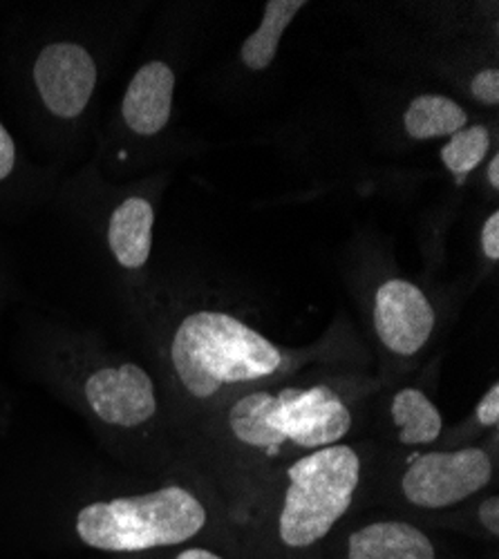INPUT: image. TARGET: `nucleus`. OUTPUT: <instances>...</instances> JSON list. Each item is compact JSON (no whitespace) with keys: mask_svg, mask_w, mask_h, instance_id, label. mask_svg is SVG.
Instances as JSON below:
<instances>
[{"mask_svg":"<svg viewBox=\"0 0 499 559\" xmlns=\"http://www.w3.org/2000/svg\"><path fill=\"white\" fill-rule=\"evenodd\" d=\"M168 360L179 388L195 401L222 399L289 367V356L276 343L226 311L181 318L168 343Z\"/></svg>","mask_w":499,"mask_h":559,"instance_id":"obj_1","label":"nucleus"},{"mask_svg":"<svg viewBox=\"0 0 499 559\" xmlns=\"http://www.w3.org/2000/svg\"><path fill=\"white\" fill-rule=\"evenodd\" d=\"M226 428L240 445L269 456L313 452L347 437L352 412L328 385L258 390L229 407Z\"/></svg>","mask_w":499,"mask_h":559,"instance_id":"obj_2","label":"nucleus"},{"mask_svg":"<svg viewBox=\"0 0 499 559\" xmlns=\"http://www.w3.org/2000/svg\"><path fill=\"white\" fill-rule=\"evenodd\" d=\"M206 520L204 503L189 488L164 486L85 503L74 518V533L95 550L144 552L191 542L204 531Z\"/></svg>","mask_w":499,"mask_h":559,"instance_id":"obj_3","label":"nucleus"},{"mask_svg":"<svg viewBox=\"0 0 499 559\" xmlns=\"http://www.w3.org/2000/svg\"><path fill=\"white\" fill-rule=\"evenodd\" d=\"M360 484V456L334 443L296 459L278 510V537L292 550L325 539L349 510Z\"/></svg>","mask_w":499,"mask_h":559,"instance_id":"obj_4","label":"nucleus"},{"mask_svg":"<svg viewBox=\"0 0 499 559\" xmlns=\"http://www.w3.org/2000/svg\"><path fill=\"white\" fill-rule=\"evenodd\" d=\"M81 399L102 426L121 432L146 428L159 412L153 377L132 360L90 369L81 381Z\"/></svg>","mask_w":499,"mask_h":559,"instance_id":"obj_5","label":"nucleus"},{"mask_svg":"<svg viewBox=\"0 0 499 559\" xmlns=\"http://www.w3.org/2000/svg\"><path fill=\"white\" fill-rule=\"evenodd\" d=\"M492 479L486 450L464 448L417 456L401 479L403 497L417 508H450L484 490Z\"/></svg>","mask_w":499,"mask_h":559,"instance_id":"obj_6","label":"nucleus"},{"mask_svg":"<svg viewBox=\"0 0 499 559\" xmlns=\"http://www.w3.org/2000/svg\"><path fill=\"white\" fill-rule=\"evenodd\" d=\"M32 79L45 110L57 119H76L93 102L99 68L85 45L55 40L38 52Z\"/></svg>","mask_w":499,"mask_h":559,"instance_id":"obj_7","label":"nucleus"},{"mask_svg":"<svg viewBox=\"0 0 499 559\" xmlns=\"http://www.w3.org/2000/svg\"><path fill=\"white\" fill-rule=\"evenodd\" d=\"M375 330L379 341L396 356H415L435 330V309L428 296L407 280L392 277L375 294Z\"/></svg>","mask_w":499,"mask_h":559,"instance_id":"obj_8","label":"nucleus"},{"mask_svg":"<svg viewBox=\"0 0 499 559\" xmlns=\"http://www.w3.org/2000/svg\"><path fill=\"white\" fill-rule=\"evenodd\" d=\"M175 72L164 61H148L132 74L123 99L121 119L128 132L138 136L159 134L173 112Z\"/></svg>","mask_w":499,"mask_h":559,"instance_id":"obj_9","label":"nucleus"},{"mask_svg":"<svg viewBox=\"0 0 499 559\" xmlns=\"http://www.w3.org/2000/svg\"><path fill=\"white\" fill-rule=\"evenodd\" d=\"M153 226L155 209L144 195H130L112 209L106 240L121 269L138 273L148 264L153 251Z\"/></svg>","mask_w":499,"mask_h":559,"instance_id":"obj_10","label":"nucleus"},{"mask_svg":"<svg viewBox=\"0 0 499 559\" xmlns=\"http://www.w3.org/2000/svg\"><path fill=\"white\" fill-rule=\"evenodd\" d=\"M347 559H437V548L413 524L377 522L349 535Z\"/></svg>","mask_w":499,"mask_h":559,"instance_id":"obj_11","label":"nucleus"},{"mask_svg":"<svg viewBox=\"0 0 499 559\" xmlns=\"http://www.w3.org/2000/svg\"><path fill=\"white\" fill-rule=\"evenodd\" d=\"M302 8H307L305 0H271L264 5L260 27L242 43L240 50V59L249 70L262 72L274 63L285 29Z\"/></svg>","mask_w":499,"mask_h":559,"instance_id":"obj_12","label":"nucleus"},{"mask_svg":"<svg viewBox=\"0 0 499 559\" xmlns=\"http://www.w3.org/2000/svg\"><path fill=\"white\" fill-rule=\"evenodd\" d=\"M390 414L403 445H428L441 435L443 421L437 405L417 388L399 390L390 403Z\"/></svg>","mask_w":499,"mask_h":559,"instance_id":"obj_13","label":"nucleus"},{"mask_svg":"<svg viewBox=\"0 0 499 559\" xmlns=\"http://www.w3.org/2000/svg\"><path fill=\"white\" fill-rule=\"evenodd\" d=\"M468 126L466 110L443 95H421L407 106L403 115V128L413 139L452 136Z\"/></svg>","mask_w":499,"mask_h":559,"instance_id":"obj_14","label":"nucleus"},{"mask_svg":"<svg viewBox=\"0 0 499 559\" xmlns=\"http://www.w3.org/2000/svg\"><path fill=\"white\" fill-rule=\"evenodd\" d=\"M488 148V130L484 126H466L464 130L448 139V144L441 148V162L452 175H458L462 179L486 159Z\"/></svg>","mask_w":499,"mask_h":559,"instance_id":"obj_15","label":"nucleus"},{"mask_svg":"<svg viewBox=\"0 0 499 559\" xmlns=\"http://www.w3.org/2000/svg\"><path fill=\"white\" fill-rule=\"evenodd\" d=\"M471 92L479 104L497 106L499 104V72H497V68H486V70L477 72L471 83Z\"/></svg>","mask_w":499,"mask_h":559,"instance_id":"obj_16","label":"nucleus"},{"mask_svg":"<svg viewBox=\"0 0 499 559\" xmlns=\"http://www.w3.org/2000/svg\"><path fill=\"white\" fill-rule=\"evenodd\" d=\"M19 166V148L12 132L0 121V183L8 181Z\"/></svg>","mask_w":499,"mask_h":559,"instance_id":"obj_17","label":"nucleus"},{"mask_svg":"<svg viewBox=\"0 0 499 559\" xmlns=\"http://www.w3.org/2000/svg\"><path fill=\"white\" fill-rule=\"evenodd\" d=\"M475 416L479 426L484 428H495L499 424V385L492 383L490 390L482 396V401L477 403Z\"/></svg>","mask_w":499,"mask_h":559,"instance_id":"obj_18","label":"nucleus"},{"mask_svg":"<svg viewBox=\"0 0 499 559\" xmlns=\"http://www.w3.org/2000/svg\"><path fill=\"white\" fill-rule=\"evenodd\" d=\"M482 251L488 260H499V213L492 211L482 228Z\"/></svg>","mask_w":499,"mask_h":559,"instance_id":"obj_19","label":"nucleus"},{"mask_svg":"<svg viewBox=\"0 0 499 559\" xmlns=\"http://www.w3.org/2000/svg\"><path fill=\"white\" fill-rule=\"evenodd\" d=\"M477 515H479V524H482L492 537H497V535H499V497L492 495V497H488L486 501H482V506H479V510H477Z\"/></svg>","mask_w":499,"mask_h":559,"instance_id":"obj_20","label":"nucleus"},{"mask_svg":"<svg viewBox=\"0 0 499 559\" xmlns=\"http://www.w3.org/2000/svg\"><path fill=\"white\" fill-rule=\"evenodd\" d=\"M175 559H224V557H219L217 552H211V550H206V548L191 546V548H185V550H181Z\"/></svg>","mask_w":499,"mask_h":559,"instance_id":"obj_21","label":"nucleus"},{"mask_svg":"<svg viewBox=\"0 0 499 559\" xmlns=\"http://www.w3.org/2000/svg\"><path fill=\"white\" fill-rule=\"evenodd\" d=\"M486 179L492 189H499V155H492L486 166Z\"/></svg>","mask_w":499,"mask_h":559,"instance_id":"obj_22","label":"nucleus"}]
</instances>
